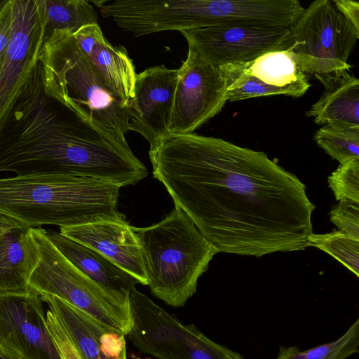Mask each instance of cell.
Instances as JSON below:
<instances>
[{
  "instance_id": "6da1fadb",
  "label": "cell",
  "mask_w": 359,
  "mask_h": 359,
  "mask_svg": "<svg viewBox=\"0 0 359 359\" xmlns=\"http://www.w3.org/2000/svg\"><path fill=\"white\" fill-rule=\"evenodd\" d=\"M152 174L219 252L304 250L315 205L306 186L262 151L195 133L149 151Z\"/></svg>"
},
{
  "instance_id": "7a4b0ae2",
  "label": "cell",
  "mask_w": 359,
  "mask_h": 359,
  "mask_svg": "<svg viewBox=\"0 0 359 359\" xmlns=\"http://www.w3.org/2000/svg\"><path fill=\"white\" fill-rule=\"evenodd\" d=\"M132 158L127 142L97 127L46 85L38 60L0 128V172L121 184Z\"/></svg>"
},
{
  "instance_id": "3957f363",
  "label": "cell",
  "mask_w": 359,
  "mask_h": 359,
  "mask_svg": "<svg viewBox=\"0 0 359 359\" xmlns=\"http://www.w3.org/2000/svg\"><path fill=\"white\" fill-rule=\"evenodd\" d=\"M121 187L90 177L15 175L0 178V217L28 227H71L124 219L118 211Z\"/></svg>"
},
{
  "instance_id": "277c9868",
  "label": "cell",
  "mask_w": 359,
  "mask_h": 359,
  "mask_svg": "<svg viewBox=\"0 0 359 359\" xmlns=\"http://www.w3.org/2000/svg\"><path fill=\"white\" fill-rule=\"evenodd\" d=\"M132 229L151 294L169 306H183L219 250L176 206L157 224Z\"/></svg>"
},
{
  "instance_id": "5b68a950",
  "label": "cell",
  "mask_w": 359,
  "mask_h": 359,
  "mask_svg": "<svg viewBox=\"0 0 359 359\" xmlns=\"http://www.w3.org/2000/svg\"><path fill=\"white\" fill-rule=\"evenodd\" d=\"M39 60L50 88L97 127L126 140V105L100 76L72 32L55 31L41 45Z\"/></svg>"
},
{
  "instance_id": "8992f818",
  "label": "cell",
  "mask_w": 359,
  "mask_h": 359,
  "mask_svg": "<svg viewBox=\"0 0 359 359\" xmlns=\"http://www.w3.org/2000/svg\"><path fill=\"white\" fill-rule=\"evenodd\" d=\"M39 260L29 282L40 294L55 296L125 334L132 326L130 306L121 304L72 265L53 245L47 230L30 228Z\"/></svg>"
},
{
  "instance_id": "52a82bcc",
  "label": "cell",
  "mask_w": 359,
  "mask_h": 359,
  "mask_svg": "<svg viewBox=\"0 0 359 359\" xmlns=\"http://www.w3.org/2000/svg\"><path fill=\"white\" fill-rule=\"evenodd\" d=\"M129 304L132 326L127 336L142 353L158 359H244L194 325L183 324L136 288L130 292Z\"/></svg>"
},
{
  "instance_id": "ba28073f",
  "label": "cell",
  "mask_w": 359,
  "mask_h": 359,
  "mask_svg": "<svg viewBox=\"0 0 359 359\" xmlns=\"http://www.w3.org/2000/svg\"><path fill=\"white\" fill-rule=\"evenodd\" d=\"M291 48L308 74L348 71V60L359 39V32L337 11L332 0L313 1L290 27Z\"/></svg>"
},
{
  "instance_id": "9c48e42d",
  "label": "cell",
  "mask_w": 359,
  "mask_h": 359,
  "mask_svg": "<svg viewBox=\"0 0 359 359\" xmlns=\"http://www.w3.org/2000/svg\"><path fill=\"white\" fill-rule=\"evenodd\" d=\"M180 33L188 47L219 67L248 63L271 51L292 48L290 28L259 25H211Z\"/></svg>"
},
{
  "instance_id": "30bf717a",
  "label": "cell",
  "mask_w": 359,
  "mask_h": 359,
  "mask_svg": "<svg viewBox=\"0 0 359 359\" xmlns=\"http://www.w3.org/2000/svg\"><path fill=\"white\" fill-rule=\"evenodd\" d=\"M223 71L189 48L178 69L170 135L191 134L219 114L227 102Z\"/></svg>"
},
{
  "instance_id": "8fae6325",
  "label": "cell",
  "mask_w": 359,
  "mask_h": 359,
  "mask_svg": "<svg viewBox=\"0 0 359 359\" xmlns=\"http://www.w3.org/2000/svg\"><path fill=\"white\" fill-rule=\"evenodd\" d=\"M227 79V101L284 95L303 96L311 86L291 49L266 53L245 64L219 67Z\"/></svg>"
},
{
  "instance_id": "7c38bea8",
  "label": "cell",
  "mask_w": 359,
  "mask_h": 359,
  "mask_svg": "<svg viewBox=\"0 0 359 359\" xmlns=\"http://www.w3.org/2000/svg\"><path fill=\"white\" fill-rule=\"evenodd\" d=\"M40 295L0 293V345L18 359H62Z\"/></svg>"
},
{
  "instance_id": "4fadbf2b",
  "label": "cell",
  "mask_w": 359,
  "mask_h": 359,
  "mask_svg": "<svg viewBox=\"0 0 359 359\" xmlns=\"http://www.w3.org/2000/svg\"><path fill=\"white\" fill-rule=\"evenodd\" d=\"M13 35L0 66V128L39 60L43 27L35 0H11Z\"/></svg>"
},
{
  "instance_id": "5bb4252c",
  "label": "cell",
  "mask_w": 359,
  "mask_h": 359,
  "mask_svg": "<svg viewBox=\"0 0 359 359\" xmlns=\"http://www.w3.org/2000/svg\"><path fill=\"white\" fill-rule=\"evenodd\" d=\"M178 69L163 65L137 74L134 95L127 106V128L140 134L150 148L170 135Z\"/></svg>"
},
{
  "instance_id": "9a60e30c",
  "label": "cell",
  "mask_w": 359,
  "mask_h": 359,
  "mask_svg": "<svg viewBox=\"0 0 359 359\" xmlns=\"http://www.w3.org/2000/svg\"><path fill=\"white\" fill-rule=\"evenodd\" d=\"M81 359H127L126 334L53 295L42 294Z\"/></svg>"
},
{
  "instance_id": "2e32d148",
  "label": "cell",
  "mask_w": 359,
  "mask_h": 359,
  "mask_svg": "<svg viewBox=\"0 0 359 359\" xmlns=\"http://www.w3.org/2000/svg\"><path fill=\"white\" fill-rule=\"evenodd\" d=\"M60 233L101 255L148 285L137 239L124 219L103 220L60 228Z\"/></svg>"
},
{
  "instance_id": "e0dca14e",
  "label": "cell",
  "mask_w": 359,
  "mask_h": 359,
  "mask_svg": "<svg viewBox=\"0 0 359 359\" xmlns=\"http://www.w3.org/2000/svg\"><path fill=\"white\" fill-rule=\"evenodd\" d=\"M73 36L106 85L127 107L134 95L137 73L126 48L111 45L98 24L86 25Z\"/></svg>"
},
{
  "instance_id": "ac0fdd59",
  "label": "cell",
  "mask_w": 359,
  "mask_h": 359,
  "mask_svg": "<svg viewBox=\"0 0 359 359\" xmlns=\"http://www.w3.org/2000/svg\"><path fill=\"white\" fill-rule=\"evenodd\" d=\"M50 241L79 271L121 304L130 306L129 294L139 280L108 258L60 232L47 230Z\"/></svg>"
},
{
  "instance_id": "d6986e66",
  "label": "cell",
  "mask_w": 359,
  "mask_h": 359,
  "mask_svg": "<svg viewBox=\"0 0 359 359\" xmlns=\"http://www.w3.org/2000/svg\"><path fill=\"white\" fill-rule=\"evenodd\" d=\"M323 86L320 99L305 112L318 125L359 128V80L348 71L314 74Z\"/></svg>"
},
{
  "instance_id": "ffe728a7",
  "label": "cell",
  "mask_w": 359,
  "mask_h": 359,
  "mask_svg": "<svg viewBox=\"0 0 359 359\" xmlns=\"http://www.w3.org/2000/svg\"><path fill=\"white\" fill-rule=\"evenodd\" d=\"M39 260L30 228L18 225L0 236V293H25Z\"/></svg>"
},
{
  "instance_id": "44dd1931",
  "label": "cell",
  "mask_w": 359,
  "mask_h": 359,
  "mask_svg": "<svg viewBox=\"0 0 359 359\" xmlns=\"http://www.w3.org/2000/svg\"><path fill=\"white\" fill-rule=\"evenodd\" d=\"M43 27L42 44L56 30H68L73 34L81 28L98 24L97 15L89 1L35 0Z\"/></svg>"
},
{
  "instance_id": "7402d4cb",
  "label": "cell",
  "mask_w": 359,
  "mask_h": 359,
  "mask_svg": "<svg viewBox=\"0 0 359 359\" xmlns=\"http://www.w3.org/2000/svg\"><path fill=\"white\" fill-rule=\"evenodd\" d=\"M359 319L334 341L305 351L297 346L279 348L276 359H346L359 352Z\"/></svg>"
},
{
  "instance_id": "603a6c76",
  "label": "cell",
  "mask_w": 359,
  "mask_h": 359,
  "mask_svg": "<svg viewBox=\"0 0 359 359\" xmlns=\"http://www.w3.org/2000/svg\"><path fill=\"white\" fill-rule=\"evenodd\" d=\"M313 139L318 147L340 164L359 158V128L325 125L316 131Z\"/></svg>"
},
{
  "instance_id": "cb8c5ba5",
  "label": "cell",
  "mask_w": 359,
  "mask_h": 359,
  "mask_svg": "<svg viewBox=\"0 0 359 359\" xmlns=\"http://www.w3.org/2000/svg\"><path fill=\"white\" fill-rule=\"evenodd\" d=\"M308 244L330 255L359 277V241L337 230L324 234L312 233Z\"/></svg>"
},
{
  "instance_id": "d4e9b609",
  "label": "cell",
  "mask_w": 359,
  "mask_h": 359,
  "mask_svg": "<svg viewBox=\"0 0 359 359\" xmlns=\"http://www.w3.org/2000/svg\"><path fill=\"white\" fill-rule=\"evenodd\" d=\"M327 181L337 201L359 203V158L340 164L328 177Z\"/></svg>"
},
{
  "instance_id": "484cf974",
  "label": "cell",
  "mask_w": 359,
  "mask_h": 359,
  "mask_svg": "<svg viewBox=\"0 0 359 359\" xmlns=\"http://www.w3.org/2000/svg\"><path fill=\"white\" fill-rule=\"evenodd\" d=\"M330 219L338 231L359 241V203L339 201L330 211Z\"/></svg>"
},
{
  "instance_id": "4316f807",
  "label": "cell",
  "mask_w": 359,
  "mask_h": 359,
  "mask_svg": "<svg viewBox=\"0 0 359 359\" xmlns=\"http://www.w3.org/2000/svg\"><path fill=\"white\" fill-rule=\"evenodd\" d=\"M46 318L48 329L60 352L62 359H81L63 327L49 309L46 312Z\"/></svg>"
},
{
  "instance_id": "83f0119b",
  "label": "cell",
  "mask_w": 359,
  "mask_h": 359,
  "mask_svg": "<svg viewBox=\"0 0 359 359\" xmlns=\"http://www.w3.org/2000/svg\"><path fill=\"white\" fill-rule=\"evenodd\" d=\"M13 35V11L8 0L0 11V66L8 52Z\"/></svg>"
},
{
  "instance_id": "f1b7e54d",
  "label": "cell",
  "mask_w": 359,
  "mask_h": 359,
  "mask_svg": "<svg viewBox=\"0 0 359 359\" xmlns=\"http://www.w3.org/2000/svg\"><path fill=\"white\" fill-rule=\"evenodd\" d=\"M344 18L359 32V2L351 0H332Z\"/></svg>"
},
{
  "instance_id": "f546056e",
  "label": "cell",
  "mask_w": 359,
  "mask_h": 359,
  "mask_svg": "<svg viewBox=\"0 0 359 359\" xmlns=\"http://www.w3.org/2000/svg\"><path fill=\"white\" fill-rule=\"evenodd\" d=\"M18 225L20 224L10 218L0 217V236Z\"/></svg>"
},
{
  "instance_id": "4dcf8cb0",
  "label": "cell",
  "mask_w": 359,
  "mask_h": 359,
  "mask_svg": "<svg viewBox=\"0 0 359 359\" xmlns=\"http://www.w3.org/2000/svg\"><path fill=\"white\" fill-rule=\"evenodd\" d=\"M0 359H18L0 345Z\"/></svg>"
},
{
  "instance_id": "1f68e13d",
  "label": "cell",
  "mask_w": 359,
  "mask_h": 359,
  "mask_svg": "<svg viewBox=\"0 0 359 359\" xmlns=\"http://www.w3.org/2000/svg\"><path fill=\"white\" fill-rule=\"evenodd\" d=\"M8 0H0V11L5 6V4L8 2Z\"/></svg>"
},
{
  "instance_id": "d6a6232c",
  "label": "cell",
  "mask_w": 359,
  "mask_h": 359,
  "mask_svg": "<svg viewBox=\"0 0 359 359\" xmlns=\"http://www.w3.org/2000/svg\"><path fill=\"white\" fill-rule=\"evenodd\" d=\"M136 359H141V358H137Z\"/></svg>"
}]
</instances>
